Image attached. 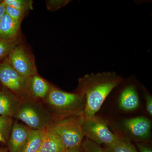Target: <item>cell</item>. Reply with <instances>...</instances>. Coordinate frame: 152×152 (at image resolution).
Returning a JSON list of instances; mask_svg holds the SVG:
<instances>
[{
	"label": "cell",
	"instance_id": "6da1fadb",
	"mask_svg": "<svg viewBox=\"0 0 152 152\" xmlns=\"http://www.w3.org/2000/svg\"><path fill=\"white\" fill-rule=\"evenodd\" d=\"M123 81V78L114 72L88 74L80 78L76 93L85 97L84 117L95 115L112 91Z\"/></svg>",
	"mask_w": 152,
	"mask_h": 152
},
{
	"label": "cell",
	"instance_id": "7a4b0ae2",
	"mask_svg": "<svg viewBox=\"0 0 152 152\" xmlns=\"http://www.w3.org/2000/svg\"><path fill=\"white\" fill-rule=\"evenodd\" d=\"M47 100L55 111L62 118L82 115L84 111L85 97L78 93L66 92L51 87Z\"/></svg>",
	"mask_w": 152,
	"mask_h": 152
},
{
	"label": "cell",
	"instance_id": "3957f363",
	"mask_svg": "<svg viewBox=\"0 0 152 152\" xmlns=\"http://www.w3.org/2000/svg\"><path fill=\"white\" fill-rule=\"evenodd\" d=\"M83 120L82 114L61 118L50 125L61 139L66 151L81 146L85 137Z\"/></svg>",
	"mask_w": 152,
	"mask_h": 152
},
{
	"label": "cell",
	"instance_id": "277c9868",
	"mask_svg": "<svg viewBox=\"0 0 152 152\" xmlns=\"http://www.w3.org/2000/svg\"><path fill=\"white\" fill-rule=\"evenodd\" d=\"M83 130L84 137L99 145L108 146L116 142L118 136L114 134L105 122L95 115L84 117Z\"/></svg>",
	"mask_w": 152,
	"mask_h": 152
},
{
	"label": "cell",
	"instance_id": "5b68a950",
	"mask_svg": "<svg viewBox=\"0 0 152 152\" xmlns=\"http://www.w3.org/2000/svg\"><path fill=\"white\" fill-rule=\"evenodd\" d=\"M14 116L32 129L42 130L50 126L43 111L31 102H24L20 103Z\"/></svg>",
	"mask_w": 152,
	"mask_h": 152
},
{
	"label": "cell",
	"instance_id": "8992f818",
	"mask_svg": "<svg viewBox=\"0 0 152 152\" xmlns=\"http://www.w3.org/2000/svg\"><path fill=\"white\" fill-rule=\"evenodd\" d=\"M8 56L7 61L15 70L23 77L29 78L37 75L34 60L23 46L14 45Z\"/></svg>",
	"mask_w": 152,
	"mask_h": 152
},
{
	"label": "cell",
	"instance_id": "52a82bcc",
	"mask_svg": "<svg viewBox=\"0 0 152 152\" xmlns=\"http://www.w3.org/2000/svg\"><path fill=\"white\" fill-rule=\"evenodd\" d=\"M28 79L15 70L7 61L0 64V81L14 94H28Z\"/></svg>",
	"mask_w": 152,
	"mask_h": 152
},
{
	"label": "cell",
	"instance_id": "ba28073f",
	"mask_svg": "<svg viewBox=\"0 0 152 152\" xmlns=\"http://www.w3.org/2000/svg\"><path fill=\"white\" fill-rule=\"evenodd\" d=\"M151 125L149 119L144 116L128 119L123 123L126 133L136 141H144L150 139Z\"/></svg>",
	"mask_w": 152,
	"mask_h": 152
},
{
	"label": "cell",
	"instance_id": "9c48e42d",
	"mask_svg": "<svg viewBox=\"0 0 152 152\" xmlns=\"http://www.w3.org/2000/svg\"><path fill=\"white\" fill-rule=\"evenodd\" d=\"M39 152H65L61 139L53 129L49 126L43 130V137Z\"/></svg>",
	"mask_w": 152,
	"mask_h": 152
},
{
	"label": "cell",
	"instance_id": "30bf717a",
	"mask_svg": "<svg viewBox=\"0 0 152 152\" xmlns=\"http://www.w3.org/2000/svg\"><path fill=\"white\" fill-rule=\"evenodd\" d=\"M31 129L24 125L18 123L12 127L10 140V152H20L25 143Z\"/></svg>",
	"mask_w": 152,
	"mask_h": 152
},
{
	"label": "cell",
	"instance_id": "8fae6325",
	"mask_svg": "<svg viewBox=\"0 0 152 152\" xmlns=\"http://www.w3.org/2000/svg\"><path fill=\"white\" fill-rule=\"evenodd\" d=\"M140 99L135 87L133 85L126 87L120 95L119 106L125 111L135 110L140 106Z\"/></svg>",
	"mask_w": 152,
	"mask_h": 152
},
{
	"label": "cell",
	"instance_id": "7c38bea8",
	"mask_svg": "<svg viewBox=\"0 0 152 152\" xmlns=\"http://www.w3.org/2000/svg\"><path fill=\"white\" fill-rule=\"evenodd\" d=\"M20 104L15 95L0 90V116L10 118L15 113Z\"/></svg>",
	"mask_w": 152,
	"mask_h": 152
},
{
	"label": "cell",
	"instance_id": "4fadbf2b",
	"mask_svg": "<svg viewBox=\"0 0 152 152\" xmlns=\"http://www.w3.org/2000/svg\"><path fill=\"white\" fill-rule=\"evenodd\" d=\"M50 88L48 83L38 74L28 79V94L34 99L47 97Z\"/></svg>",
	"mask_w": 152,
	"mask_h": 152
},
{
	"label": "cell",
	"instance_id": "5bb4252c",
	"mask_svg": "<svg viewBox=\"0 0 152 152\" xmlns=\"http://www.w3.org/2000/svg\"><path fill=\"white\" fill-rule=\"evenodd\" d=\"M21 21H17L6 13L0 21V40L13 42L16 37Z\"/></svg>",
	"mask_w": 152,
	"mask_h": 152
},
{
	"label": "cell",
	"instance_id": "9a60e30c",
	"mask_svg": "<svg viewBox=\"0 0 152 152\" xmlns=\"http://www.w3.org/2000/svg\"><path fill=\"white\" fill-rule=\"evenodd\" d=\"M43 137V130L31 129L20 152H37L39 151Z\"/></svg>",
	"mask_w": 152,
	"mask_h": 152
},
{
	"label": "cell",
	"instance_id": "2e32d148",
	"mask_svg": "<svg viewBox=\"0 0 152 152\" xmlns=\"http://www.w3.org/2000/svg\"><path fill=\"white\" fill-rule=\"evenodd\" d=\"M105 148L108 152H138L129 139L120 137L115 142Z\"/></svg>",
	"mask_w": 152,
	"mask_h": 152
},
{
	"label": "cell",
	"instance_id": "e0dca14e",
	"mask_svg": "<svg viewBox=\"0 0 152 152\" xmlns=\"http://www.w3.org/2000/svg\"><path fill=\"white\" fill-rule=\"evenodd\" d=\"M6 5L11 6L18 10L26 12L33 8V1L27 0H5L3 1Z\"/></svg>",
	"mask_w": 152,
	"mask_h": 152
},
{
	"label": "cell",
	"instance_id": "ac0fdd59",
	"mask_svg": "<svg viewBox=\"0 0 152 152\" xmlns=\"http://www.w3.org/2000/svg\"><path fill=\"white\" fill-rule=\"evenodd\" d=\"M84 152H108L105 148L88 139L83 140L81 145Z\"/></svg>",
	"mask_w": 152,
	"mask_h": 152
},
{
	"label": "cell",
	"instance_id": "d6986e66",
	"mask_svg": "<svg viewBox=\"0 0 152 152\" xmlns=\"http://www.w3.org/2000/svg\"><path fill=\"white\" fill-rule=\"evenodd\" d=\"M25 12L11 6L6 5V13L17 21H21Z\"/></svg>",
	"mask_w": 152,
	"mask_h": 152
},
{
	"label": "cell",
	"instance_id": "ffe728a7",
	"mask_svg": "<svg viewBox=\"0 0 152 152\" xmlns=\"http://www.w3.org/2000/svg\"><path fill=\"white\" fill-rule=\"evenodd\" d=\"M15 45L13 42H8L0 40V61L7 55H9Z\"/></svg>",
	"mask_w": 152,
	"mask_h": 152
},
{
	"label": "cell",
	"instance_id": "44dd1931",
	"mask_svg": "<svg viewBox=\"0 0 152 152\" xmlns=\"http://www.w3.org/2000/svg\"><path fill=\"white\" fill-rule=\"evenodd\" d=\"M12 121L10 118L0 116V132L4 138L10 130Z\"/></svg>",
	"mask_w": 152,
	"mask_h": 152
},
{
	"label": "cell",
	"instance_id": "7402d4cb",
	"mask_svg": "<svg viewBox=\"0 0 152 152\" xmlns=\"http://www.w3.org/2000/svg\"><path fill=\"white\" fill-rule=\"evenodd\" d=\"M47 6L48 10L54 11L65 5L67 3L66 1H47Z\"/></svg>",
	"mask_w": 152,
	"mask_h": 152
},
{
	"label": "cell",
	"instance_id": "603a6c76",
	"mask_svg": "<svg viewBox=\"0 0 152 152\" xmlns=\"http://www.w3.org/2000/svg\"><path fill=\"white\" fill-rule=\"evenodd\" d=\"M146 109L150 116L152 115V97L150 95H145Z\"/></svg>",
	"mask_w": 152,
	"mask_h": 152
},
{
	"label": "cell",
	"instance_id": "cb8c5ba5",
	"mask_svg": "<svg viewBox=\"0 0 152 152\" xmlns=\"http://www.w3.org/2000/svg\"><path fill=\"white\" fill-rule=\"evenodd\" d=\"M136 145L138 152H152V148L147 144L137 143Z\"/></svg>",
	"mask_w": 152,
	"mask_h": 152
},
{
	"label": "cell",
	"instance_id": "d4e9b609",
	"mask_svg": "<svg viewBox=\"0 0 152 152\" xmlns=\"http://www.w3.org/2000/svg\"><path fill=\"white\" fill-rule=\"evenodd\" d=\"M6 14V4L2 1L0 3V21Z\"/></svg>",
	"mask_w": 152,
	"mask_h": 152
},
{
	"label": "cell",
	"instance_id": "484cf974",
	"mask_svg": "<svg viewBox=\"0 0 152 152\" xmlns=\"http://www.w3.org/2000/svg\"><path fill=\"white\" fill-rule=\"evenodd\" d=\"M65 152H84L82 149L81 146L75 148L71 149L66 150Z\"/></svg>",
	"mask_w": 152,
	"mask_h": 152
},
{
	"label": "cell",
	"instance_id": "4316f807",
	"mask_svg": "<svg viewBox=\"0 0 152 152\" xmlns=\"http://www.w3.org/2000/svg\"><path fill=\"white\" fill-rule=\"evenodd\" d=\"M0 142H5L4 138L3 137L2 134H1V132H0Z\"/></svg>",
	"mask_w": 152,
	"mask_h": 152
},
{
	"label": "cell",
	"instance_id": "83f0119b",
	"mask_svg": "<svg viewBox=\"0 0 152 152\" xmlns=\"http://www.w3.org/2000/svg\"><path fill=\"white\" fill-rule=\"evenodd\" d=\"M0 152H4V151H2V150H0Z\"/></svg>",
	"mask_w": 152,
	"mask_h": 152
},
{
	"label": "cell",
	"instance_id": "f1b7e54d",
	"mask_svg": "<svg viewBox=\"0 0 152 152\" xmlns=\"http://www.w3.org/2000/svg\"><path fill=\"white\" fill-rule=\"evenodd\" d=\"M2 1H1V0H0V3H1V2H2Z\"/></svg>",
	"mask_w": 152,
	"mask_h": 152
},
{
	"label": "cell",
	"instance_id": "f546056e",
	"mask_svg": "<svg viewBox=\"0 0 152 152\" xmlns=\"http://www.w3.org/2000/svg\"><path fill=\"white\" fill-rule=\"evenodd\" d=\"M39 152V151H38V152Z\"/></svg>",
	"mask_w": 152,
	"mask_h": 152
}]
</instances>
